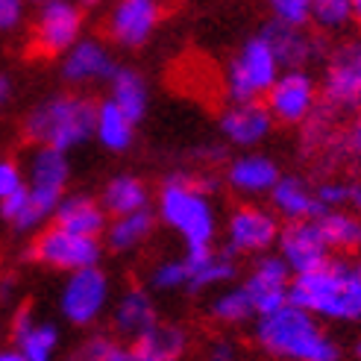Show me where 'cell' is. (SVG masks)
Returning a JSON list of instances; mask_svg holds the SVG:
<instances>
[{"label": "cell", "mask_w": 361, "mask_h": 361, "mask_svg": "<svg viewBox=\"0 0 361 361\" xmlns=\"http://www.w3.org/2000/svg\"><path fill=\"white\" fill-rule=\"evenodd\" d=\"M24 185H27V179H24L21 159H15V156H0V203L9 200V197L18 194Z\"/></svg>", "instance_id": "39"}, {"label": "cell", "mask_w": 361, "mask_h": 361, "mask_svg": "<svg viewBox=\"0 0 361 361\" xmlns=\"http://www.w3.org/2000/svg\"><path fill=\"white\" fill-rule=\"evenodd\" d=\"M353 24L361 27V0H353Z\"/></svg>", "instance_id": "46"}, {"label": "cell", "mask_w": 361, "mask_h": 361, "mask_svg": "<svg viewBox=\"0 0 361 361\" xmlns=\"http://www.w3.org/2000/svg\"><path fill=\"white\" fill-rule=\"evenodd\" d=\"M279 232H282V221L262 200H241L221 221L224 250H229L235 259H256L264 256V252H274Z\"/></svg>", "instance_id": "8"}, {"label": "cell", "mask_w": 361, "mask_h": 361, "mask_svg": "<svg viewBox=\"0 0 361 361\" xmlns=\"http://www.w3.org/2000/svg\"><path fill=\"white\" fill-rule=\"evenodd\" d=\"M50 224L71 229V232H80V235H88V238H103L106 224H109V214H106L97 194L68 191L56 203V209H53Z\"/></svg>", "instance_id": "23"}, {"label": "cell", "mask_w": 361, "mask_h": 361, "mask_svg": "<svg viewBox=\"0 0 361 361\" xmlns=\"http://www.w3.org/2000/svg\"><path fill=\"white\" fill-rule=\"evenodd\" d=\"M267 35L270 47H274L282 71H312L317 62L326 56V44H323L320 32L312 27H282V24H267L262 30Z\"/></svg>", "instance_id": "21"}, {"label": "cell", "mask_w": 361, "mask_h": 361, "mask_svg": "<svg viewBox=\"0 0 361 361\" xmlns=\"http://www.w3.org/2000/svg\"><path fill=\"white\" fill-rule=\"evenodd\" d=\"M267 206L276 212V218L282 224H297V221H314L323 212L317 203V191L314 183L294 173H282L274 191L267 194Z\"/></svg>", "instance_id": "24"}, {"label": "cell", "mask_w": 361, "mask_h": 361, "mask_svg": "<svg viewBox=\"0 0 361 361\" xmlns=\"http://www.w3.org/2000/svg\"><path fill=\"white\" fill-rule=\"evenodd\" d=\"M270 24L282 27H312L309 21V0H264Z\"/></svg>", "instance_id": "37"}, {"label": "cell", "mask_w": 361, "mask_h": 361, "mask_svg": "<svg viewBox=\"0 0 361 361\" xmlns=\"http://www.w3.org/2000/svg\"><path fill=\"white\" fill-rule=\"evenodd\" d=\"M103 252H106V247L100 238L80 235V232L62 229L56 224H47L44 229H39L30 244V259L39 267H47L62 276L74 274V270H82V267L100 264Z\"/></svg>", "instance_id": "11"}, {"label": "cell", "mask_w": 361, "mask_h": 361, "mask_svg": "<svg viewBox=\"0 0 361 361\" xmlns=\"http://www.w3.org/2000/svg\"><path fill=\"white\" fill-rule=\"evenodd\" d=\"M309 21L317 32H344L353 24V0H309Z\"/></svg>", "instance_id": "36"}, {"label": "cell", "mask_w": 361, "mask_h": 361, "mask_svg": "<svg viewBox=\"0 0 361 361\" xmlns=\"http://www.w3.org/2000/svg\"><path fill=\"white\" fill-rule=\"evenodd\" d=\"M112 300H115L112 276L100 264H94V267L74 270V274H65V282L56 297V309L68 326L92 329L109 314Z\"/></svg>", "instance_id": "7"}, {"label": "cell", "mask_w": 361, "mask_h": 361, "mask_svg": "<svg viewBox=\"0 0 361 361\" xmlns=\"http://www.w3.org/2000/svg\"><path fill=\"white\" fill-rule=\"evenodd\" d=\"M53 209L47 200H42V197H35L27 185L12 194L9 200L0 203V218H4V224L18 232V235H35L39 229H44L50 221H53Z\"/></svg>", "instance_id": "30"}, {"label": "cell", "mask_w": 361, "mask_h": 361, "mask_svg": "<svg viewBox=\"0 0 361 361\" xmlns=\"http://www.w3.org/2000/svg\"><path fill=\"white\" fill-rule=\"evenodd\" d=\"M153 185L141 173L133 171H118L100 185V203L109 218L118 214H133L141 209H153Z\"/></svg>", "instance_id": "26"}, {"label": "cell", "mask_w": 361, "mask_h": 361, "mask_svg": "<svg viewBox=\"0 0 361 361\" xmlns=\"http://www.w3.org/2000/svg\"><path fill=\"white\" fill-rule=\"evenodd\" d=\"M291 302L323 323L361 320V262L329 259L309 274H297L291 282Z\"/></svg>", "instance_id": "4"}, {"label": "cell", "mask_w": 361, "mask_h": 361, "mask_svg": "<svg viewBox=\"0 0 361 361\" xmlns=\"http://www.w3.org/2000/svg\"><path fill=\"white\" fill-rule=\"evenodd\" d=\"M262 103L276 126H305L323 106L320 82L312 71H282Z\"/></svg>", "instance_id": "12"}, {"label": "cell", "mask_w": 361, "mask_h": 361, "mask_svg": "<svg viewBox=\"0 0 361 361\" xmlns=\"http://www.w3.org/2000/svg\"><path fill=\"white\" fill-rule=\"evenodd\" d=\"M252 344L270 361H341L338 338L326 329V323L309 314L294 302L259 314L252 320Z\"/></svg>", "instance_id": "2"}, {"label": "cell", "mask_w": 361, "mask_h": 361, "mask_svg": "<svg viewBox=\"0 0 361 361\" xmlns=\"http://www.w3.org/2000/svg\"><path fill=\"white\" fill-rule=\"evenodd\" d=\"M353 353H355V358H358V361H361V338H358V341H355V350H353Z\"/></svg>", "instance_id": "47"}, {"label": "cell", "mask_w": 361, "mask_h": 361, "mask_svg": "<svg viewBox=\"0 0 361 361\" xmlns=\"http://www.w3.org/2000/svg\"><path fill=\"white\" fill-rule=\"evenodd\" d=\"M153 212L159 226L173 232L185 252L218 247L221 212L206 176H197L191 171L168 173L153 194Z\"/></svg>", "instance_id": "1"}, {"label": "cell", "mask_w": 361, "mask_h": 361, "mask_svg": "<svg viewBox=\"0 0 361 361\" xmlns=\"http://www.w3.org/2000/svg\"><path fill=\"white\" fill-rule=\"evenodd\" d=\"M15 291H18L15 276H4V279H0V300H9Z\"/></svg>", "instance_id": "43"}, {"label": "cell", "mask_w": 361, "mask_h": 361, "mask_svg": "<svg viewBox=\"0 0 361 361\" xmlns=\"http://www.w3.org/2000/svg\"><path fill=\"white\" fill-rule=\"evenodd\" d=\"M185 264H188V294L218 291V288L232 285L238 279V259L224 247L185 252Z\"/></svg>", "instance_id": "22"}, {"label": "cell", "mask_w": 361, "mask_h": 361, "mask_svg": "<svg viewBox=\"0 0 361 361\" xmlns=\"http://www.w3.org/2000/svg\"><path fill=\"white\" fill-rule=\"evenodd\" d=\"M27 188L56 206L62 197L71 191V179H74V165H71V153L53 150V147H32L21 159Z\"/></svg>", "instance_id": "17"}, {"label": "cell", "mask_w": 361, "mask_h": 361, "mask_svg": "<svg viewBox=\"0 0 361 361\" xmlns=\"http://www.w3.org/2000/svg\"><path fill=\"white\" fill-rule=\"evenodd\" d=\"M138 138V123L126 115L112 100H97V118H94V144L100 150L123 156L135 147Z\"/></svg>", "instance_id": "29"}, {"label": "cell", "mask_w": 361, "mask_h": 361, "mask_svg": "<svg viewBox=\"0 0 361 361\" xmlns=\"http://www.w3.org/2000/svg\"><path fill=\"white\" fill-rule=\"evenodd\" d=\"M194 361H244V358H241V347L235 341L226 335H218V338L206 341V347L200 350V355Z\"/></svg>", "instance_id": "40"}, {"label": "cell", "mask_w": 361, "mask_h": 361, "mask_svg": "<svg viewBox=\"0 0 361 361\" xmlns=\"http://www.w3.org/2000/svg\"><path fill=\"white\" fill-rule=\"evenodd\" d=\"M191 350V332L183 323L159 320L156 326L130 344L133 361H185Z\"/></svg>", "instance_id": "27"}, {"label": "cell", "mask_w": 361, "mask_h": 361, "mask_svg": "<svg viewBox=\"0 0 361 361\" xmlns=\"http://www.w3.org/2000/svg\"><path fill=\"white\" fill-rule=\"evenodd\" d=\"M12 347L24 361H56L62 353V329L53 320L42 317L32 305H18L9 323Z\"/></svg>", "instance_id": "18"}, {"label": "cell", "mask_w": 361, "mask_h": 361, "mask_svg": "<svg viewBox=\"0 0 361 361\" xmlns=\"http://www.w3.org/2000/svg\"><path fill=\"white\" fill-rule=\"evenodd\" d=\"M276 256L288 264V270L297 274H309V270L326 264L332 259L329 244L323 241L317 221H297V224H282L279 241H276Z\"/></svg>", "instance_id": "20"}, {"label": "cell", "mask_w": 361, "mask_h": 361, "mask_svg": "<svg viewBox=\"0 0 361 361\" xmlns=\"http://www.w3.org/2000/svg\"><path fill=\"white\" fill-rule=\"evenodd\" d=\"M344 147H347V153H350L355 161H361V112H358V115L353 118V123L347 126Z\"/></svg>", "instance_id": "41"}, {"label": "cell", "mask_w": 361, "mask_h": 361, "mask_svg": "<svg viewBox=\"0 0 361 361\" xmlns=\"http://www.w3.org/2000/svg\"><path fill=\"white\" fill-rule=\"evenodd\" d=\"M106 100H112L118 109H123L135 123H141L150 112V80L141 74V68L135 65H115L109 82H106Z\"/></svg>", "instance_id": "28"}, {"label": "cell", "mask_w": 361, "mask_h": 361, "mask_svg": "<svg viewBox=\"0 0 361 361\" xmlns=\"http://www.w3.org/2000/svg\"><path fill=\"white\" fill-rule=\"evenodd\" d=\"M168 0H109L103 12V39L115 50L147 47L165 24Z\"/></svg>", "instance_id": "10"}, {"label": "cell", "mask_w": 361, "mask_h": 361, "mask_svg": "<svg viewBox=\"0 0 361 361\" xmlns=\"http://www.w3.org/2000/svg\"><path fill=\"white\" fill-rule=\"evenodd\" d=\"M0 335H4V329H0Z\"/></svg>", "instance_id": "49"}, {"label": "cell", "mask_w": 361, "mask_h": 361, "mask_svg": "<svg viewBox=\"0 0 361 361\" xmlns=\"http://www.w3.org/2000/svg\"><path fill=\"white\" fill-rule=\"evenodd\" d=\"M206 314L214 326H221V329H238V326H247V323L256 320V309H252L241 282H232V285L218 288V291H212Z\"/></svg>", "instance_id": "31"}, {"label": "cell", "mask_w": 361, "mask_h": 361, "mask_svg": "<svg viewBox=\"0 0 361 361\" xmlns=\"http://www.w3.org/2000/svg\"><path fill=\"white\" fill-rule=\"evenodd\" d=\"M0 361H24V355L15 347H0Z\"/></svg>", "instance_id": "44"}, {"label": "cell", "mask_w": 361, "mask_h": 361, "mask_svg": "<svg viewBox=\"0 0 361 361\" xmlns=\"http://www.w3.org/2000/svg\"><path fill=\"white\" fill-rule=\"evenodd\" d=\"M94 118L97 100L92 94L59 88L30 106L21 121V135L32 147L74 153L94 141Z\"/></svg>", "instance_id": "3"}, {"label": "cell", "mask_w": 361, "mask_h": 361, "mask_svg": "<svg viewBox=\"0 0 361 361\" xmlns=\"http://www.w3.org/2000/svg\"><path fill=\"white\" fill-rule=\"evenodd\" d=\"M291 282H294V274L288 270V264L276 252H264V256L252 259L250 270L241 279V288L247 291L252 309H256V317H259V314L279 309L285 302H291Z\"/></svg>", "instance_id": "16"}, {"label": "cell", "mask_w": 361, "mask_h": 361, "mask_svg": "<svg viewBox=\"0 0 361 361\" xmlns=\"http://www.w3.org/2000/svg\"><path fill=\"white\" fill-rule=\"evenodd\" d=\"M314 191H317V203L323 212L350 209L361 214V183H355V179H323V183L314 185Z\"/></svg>", "instance_id": "35"}, {"label": "cell", "mask_w": 361, "mask_h": 361, "mask_svg": "<svg viewBox=\"0 0 361 361\" xmlns=\"http://www.w3.org/2000/svg\"><path fill=\"white\" fill-rule=\"evenodd\" d=\"M147 288L153 294H188V264L185 252L161 256L147 270Z\"/></svg>", "instance_id": "33"}, {"label": "cell", "mask_w": 361, "mask_h": 361, "mask_svg": "<svg viewBox=\"0 0 361 361\" xmlns=\"http://www.w3.org/2000/svg\"><path fill=\"white\" fill-rule=\"evenodd\" d=\"M65 361H133L130 344H121L112 332H94L65 355Z\"/></svg>", "instance_id": "34"}, {"label": "cell", "mask_w": 361, "mask_h": 361, "mask_svg": "<svg viewBox=\"0 0 361 361\" xmlns=\"http://www.w3.org/2000/svg\"><path fill=\"white\" fill-rule=\"evenodd\" d=\"M317 226L323 241L329 244L332 256H347V252H358L361 250V214L350 212V209H329L317 214Z\"/></svg>", "instance_id": "32"}, {"label": "cell", "mask_w": 361, "mask_h": 361, "mask_svg": "<svg viewBox=\"0 0 361 361\" xmlns=\"http://www.w3.org/2000/svg\"><path fill=\"white\" fill-rule=\"evenodd\" d=\"M27 4H30V6H39V4H42V0H27Z\"/></svg>", "instance_id": "48"}, {"label": "cell", "mask_w": 361, "mask_h": 361, "mask_svg": "<svg viewBox=\"0 0 361 361\" xmlns=\"http://www.w3.org/2000/svg\"><path fill=\"white\" fill-rule=\"evenodd\" d=\"M85 9L74 0H42L27 21V47L35 59H59L85 35Z\"/></svg>", "instance_id": "6"}, {"label": "cell", "mask_w": 361, "mask_h": 361, "mask_svg": "<svg viewBox=\"0 0 361 361\" xmlns=\"http://www.w3.org/2000/svg\"><path fill=\"white\" fill-rule=\"evenodd\" d=\"M320 100L341 115L361 112V35L338 42L320 62Z\"/></svg>", "instance_id": "9"}, {"label": "cell", "mask_w": 361, "mask_h": 361, "mask_svg": "<svg viewBox=\"0 0 361 361\" xmlns=\"http://www.w3.org/2000/svg\"><path fill=\"white\" fill-rule=\"evenodd\" d=\"M276 121L270 118L262 100L226 103L218 115V133L232 150H259L274 135Z\"/></svg>", "instance_id": "15"}, {"label": "cell", "mask_w": 361, "mask_h": 361, "mask_svg": "<svg viewBox=\"0 0 361 361\" xmlns=\"http://www.w3.org/2000/svg\"><path fill=\"white\" fill-rule=\"evenodd\" d=\"M159 320H161L159 302L147 285H126L112 300L109 326H112V335L121 341H130L133 344L141 335H147Z\"/></svg>", "instance_id": "19"}, {"label": "cell", "mask_w": 361, "mask_h": 361, "mask_svg": "<svg viewBox=\"0 0 361 361\" xmlns=\"http://www.w3.org/2000/svg\"><path fill=\"white\" fill-rule=\"evenodd\" d=\"M56 62H59L62 85L74 88V92H92V88L106 85L118 65L115 47L103 35H88V32L68 53H62Z\"/></svg>", "instance_id": "13"}, {"label": "cell", "mask_w": 361, "mask_h": 361, "mask_svg": "<svg viewBox=\"0 0 361 361\" xmlns=\"http://www.w3.org/2000/svg\"><path fill=\"white\" fill-rule=\"evenodd\" d=\"M282 74V65L270 47L267 35L259 30L256 35L241 42V47L232 53L224 65V97L226 103H244V100H264L270 85Z\"/></svg>", "instance_id": "5"}, {"label": "cell", "mask_w": 361, "mask_h": 361, "mask_svg": "<svg viewBox=\"0 0 361 361\" xmlns=\"http://www.w3.org/2000/svg\"><path fill=\"white\" fill-rule=\"evenodd\" d=\"M30 21V4L27 0H0V39L27 30Z\"/></svg>", "instance_id": "38"}, {"label": "cell", "mask_w": 361, "mask_h": 361, "mask_svg": "<svg viewBox=\"0 0 361 361\" xmlns=\"http://www.w3.org/2000/svg\"><path fill=\"white\" fill-rule=\"evenodd\" d=\"M279 176V161L262 150H238L224 165V185L238 200H267V194L274 191Z\"/></svg>", "instance_id": "14"}, {"label": "cell", "mask_w": 361, "mask_h": 361, "mask_svg": "<svg viewBox=\"0 0 361 361\" xmlns=\"http://www.w3.org/2000/svg\"><path fill=\"white\" fill-rule=\"evenodd\" d=\"M12 97H15V82H12L9 74H4V71H0V112H4L6 106L12 103Z\"/></svg>", "instance_id": "42"}, {"label": "cell", "mask_w": 361, "mask_h": 361, "mask_svg": "<svg viewBox=\"0 0 361 361\" xmlns=\"http://www.w3.org/2000/svg\"><path fill=\"white\" fill-rule=\"evenodd\" d=\"M74 4H80V6L88 12V9H100V6H106L109 0H74Z\"/></svg>", "instance_id": "45"}, {"label": "cell", "mask_w": 361, "mask_h": 361, "mask_svg": "<svg viewBox=\"0 0 361 361\" xmlns=\"http://www.w3.org/2000/svg\"><path fill=\"white\" fill-rule=\"evenodd\" d=\"M159 229L156 212L153 209H141L133 214H118V218H109L103 232V247L115 252V256H135L147 247Z\"/></svg>", "instance_id": "25"}]
</instances>
